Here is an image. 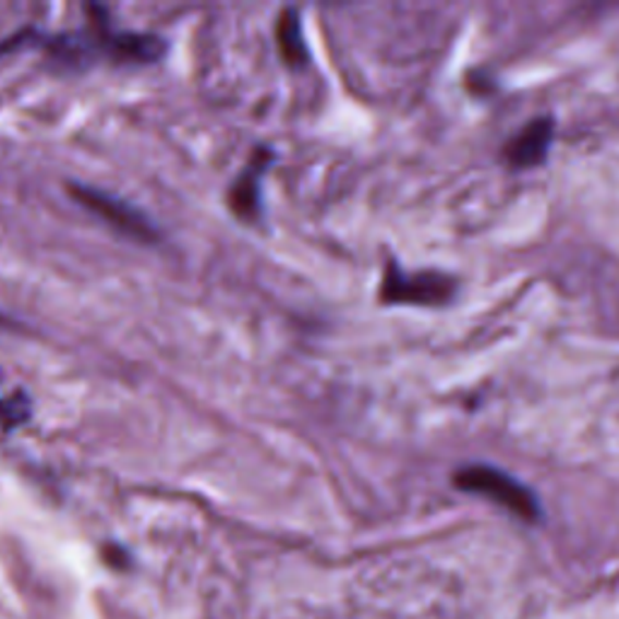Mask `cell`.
I'll return each mask as SVG.
<instances>
[{"instance_id": "obj_4", "label": "cell", "mask_w": 619, "mask_h": 619, "mask_svg": "<svg viewBox=\"0 0 619 619\" xmlns=\"http://www.w3.org/2000/svg\"><path fill=\"white\" fill-rule=\"evenodd\" d=\"M551 141H555V119L539 117L515 131L503 146V160L515 170L537 168L547 160Z\"/></svg>"}, {"instance_id": "obj_1", "label": "cell", "mask_w": 619, "mask_h": 619, "mask_svg": "<svg viewBox=\"0 0 619 619\" xmlns=\"http://www.w3.org/2000/svg\"><path fill=\"white\" fill-rule=\"evenodd\" d=\"M452 486H458L460 491L484 496V499L506 508L508 513H513L525 523H535L542 518L535 491L527 489L523 482H518L508 472L491 468V464H464V468L452 474Z\"/></svg>"}, {"instance_id": "obj_5", "label": "cell", "mask_w": 619, "mask_h": 619, "mask_svg": "<svg viewBox=\"0 0 619 619\" xmlns=\"http://www.w3.org/2000/svg\"><path fill=\"white\" fill-rule=\"evenodd\" d=\"M274 160V153L269 148H257V153L252 155V160L247 162V168L240 172L238 182L230 186V208L235 211V216L254 220L259 216V182L264 170L269 168V162Z\"/></svg>"}, {"instance_id": "obj_6", "label": "cell", "mask_w": 619, "mask_h": 619, "mask_svg": "<svg viewBox=\"0 0 619 619\" xmlns=\"http://www.w3.org/2000/svg\"><path fill=\"white\" fill-rule=\"evenodd\" d=\"M276 39H279V51L283 61L293 65V69H301L307 63L310 51L303 37V25L298 10L286 8L279 17V27H276Z\"/></svg>"}, {"instance_id": "obj_3", "label": "cell", "mask_w": 619, "mask_h": 619, "mask_svg": "<svg viewBox=\"0 0 619 619\" xmlns=\"http://www.w3.org/2000/svg\"><path fill=\"white\" fill-rule=\"evenodd\" d=\"M71 192H73L75 202H81L85 208H90L95 216L107 220L109 226H114L117 230L124 232V235L134 238V240H143V242L155 240V228L148 223L146 216L136 211V208H131L129 204L119 202V198L109 196L99 190H90V186H83V184H77V186L73 184Z\"/></svg>"}, {"instance_id": "obj_2", "label": "cell", "mask_w": 619, "mask_h": 619, "mask_svg": "<svg viewBox=\"0 0 619 619\" xmlns=\"http://www.w3.org/2000/svg\"><path fill=\"white\" fill-rule=\"evenodd\" d=\"M458 293V281L444 271L409 274L400 264H387L380 283V301L387 305H448Z\"/></svg>"}]
</instances>
